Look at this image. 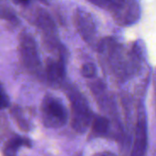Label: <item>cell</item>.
<instances>
[{
	"mask_svg": "<svg viewBox=\"0 0 156 156\" xmlns=\"http://www.w3.org/2000/svg\"><path fill=\"white\" fill-rule=\"evenodd\" d=\"M99 52L119 80H126L133 75L139 65V54L136 48L125 51L113 38H105L99 43Z\"/></svg>",
	"mask_w": 156,
	"mask_h": 156,
	"instance_id": "1",
	"label": "cell"
},
{
	"mask_svg": "<svg viewBox=\"0 0 156 156\" xmlns=\"http://www.w3.org/2000/svg\"><path fill=\"white\" fill-rule=\"evenodd\" d=\"M94 5L111 13L115 22L121 26L135 24L141 16L137 0H88Z\"/></svg>",
	"mask_w": 156,
	"mask_h": 156,
	"instance_id": "2",
	"label": "cell"
},
{
	"mask_svg": "<svg viewBox=\"0 0 156 156\" xmlns=\"http://www.w3.org/2000/svg\"><path fill=\"white\" fill-rule=\"evenodd\" d=\"M66 91L71 107V126L77 133H85L91 124V110L86 99L77 89L68 87Z\"/></svg>",
	"mask_w": 156,
	"mask_h": 156,
	"instance_id": "3",
	"label": "cell"
},
{
	"mask_svg": "<svg viewBox=\"0 0 156 156\" xmlns=\"http://www.w3.org/2000/svg\"><path fill=\"white\" fill-rule=\"evenodd\" d=\"M43 123L48 128H60L69 119V114L63 102L52 94L44 97L41 105Z\"/></svg>",
	"mask_w": 156,
	"mask_h": 156,
	"instance_id": "4",
	"label": "cell"
},
{
	"mask_svg": "<svg viewBox=\"0 0 156 156\" xmlns=\"http://www.w3.org/2000/svg\"><path fill=\"white\" fill-rule=\"evenodd\" d=\"M19 53L24 66L34 75H42V65L37 45L34 37L27 32L19 35Z\"/></svg>",
	"mask_w": 156,
	"mask_h": 156,
	"instance_id": "5",
	"label": "cell"
},
{
	"mask_svg": "<svg viewBox=\"0 0 156 156\" xmlns=\"http://www.w3.org/2000/svg\"><path fill=\"white\" fill-rule=\"evenodd\" d=\"M75 24L82 39L93 46L97 40V26L92 16L84 10L78 9L75 13Z\"/></svg>",
	"mask_w": 156,
	"mask_h": 156,
	"instance_id": "6",
	"label": "cell"
},
{
	"mask_svg": "<svg viewBox=\"0 0 156 156\" xmlns=\"http://www.w3.org/2000/svg\"><path fill=\"white\" fill-rule=\"evenodd\" d=\"M148 145V129L145 112L143 108H140L137 117V122L134 133V141L132 151V155L141 156L145 154Z\"/></svg>",
	"mask_w": 156,
	"mask_h": 156,
	"instance_id": "7",
	"label": "cell"
},
{
	"mask_svg": "<svg viewBox=\"0 0 156 156\" xmlns=\"http://www.w3.org/2000/svg\"><path fill=\"white\" fill-rule=\"evenodd\" d=\"M65 54L58 55L55 58H48L46 64V76L52 84H60L66 74Z\"/></svg>",
	"mask_w": 156,
	"mask_h": 156,
	"instance_id": "8",
	"label": "cell"
},
{
	"mask_svg": "<svg viewBox=\"0 0 156 156\" xmlns=\"http://www.w3.org/2000/svg\"><path fill=\"white\" fill-rule=\"evenodd\" d=\"M33 16L36 26L44 33V38L57 37L55 23L47 11L39 8L35 12Z\"/></svg>",
	"mask_w": 156,
	"mask_h": 156,
	"instance_id": "9",
	"label": "cell"
},
{
	"mask_svg": "<svg viewBox=\"0 0 156 156\" xmlns=\"http://www.w3.org/2000/svg\"><path fill=\"white\" fill-rule=\"evenodd\" d=\"M30 147L31 146V143L27 138L25 137H20V136H15L13 138H11L5 147L4 150V154L6 155H15L17 151L19 150L20 147Z\"/></svg>",
	"mask_w": 156,
	"mask_h": 156,
	"instance_id": "10",
	"label": "cell"
},
{
	"mask_svg": "<svg viewBox=\"0 0 156 156\" xmlns=\"http://www.w3.org/2000/svg\"><path fill=\"white\" fill-rule=\"evenodd\" d=\"M110 129V122L103 116H95L91 121L92 134L95 136H104L108 133Z\"/></svg>",
	"mask_w": 156,
	"mask_h": 156,
	"instance_id": "11",
	"label": "cell"
},
{
	"mask_svg": "<svg viewBox=\"0 0 156 156\" xmlns=\"http://www.w3.org/2000/svg\"><path fill=\"white\" fill-rule=\"evenodd\" d=\"M11 113H12V116L14 117V119L16 120L18 127L24 131V132H28L30 130V124L29 122H27V118L25 117L23 112L18 108V107H15L12 109L11 111Z\"/></svg>",
	"mask_w": 156,
	"mask_h": 156,
	"instance_id": "12",
	"label": "cell"
},
{
	"mask_svg": "<svg viewBox=\"0 0 156 156\" xmlns=\"http://www.w3.org/2000/svg\"><path fill=\"white\" fill-rule=\"evenodd\" d=\"M97 69L93 63H86L81 68V74L85 78H93L96 75Z\"/></svg>",
	"mask_w": 156,
	"mask_h": 156,
	"instance_id": "13",
	"label": "cell"
},
{
	"mask_svg": "<svg viewBox=\"0 0 156 156\" xmlns=\"http://www.w3.org/2000/svg\"><path fill=\"white\" fill-rule=\"evenodd\" d=\"M9 103H10L9 98H8L6 92L5 91V89L0 84V110L8 107Z\"/></svg>",
	"mask_w": 156,
	"mask_h": 156,
	"instance_id": "14",
	"label": "cell"
},
{
	"mask_svg": "<svg viewBox=\"0 0 156 156\" xmlns=\"http://www.w3.org/2000/svg\"><path fill=\"white\" fill-rule=\"evenodd\" d=\"M32 1H39V2H42V3H45L47 4V0H14L15 3L18 4V5H21L23 6H27V5H29Z\"/></svg>",
	"mask_w": 156,
	"mask_h": 156,
	"instance_id": "15",
	"label": "cell"
}]
</instances>
